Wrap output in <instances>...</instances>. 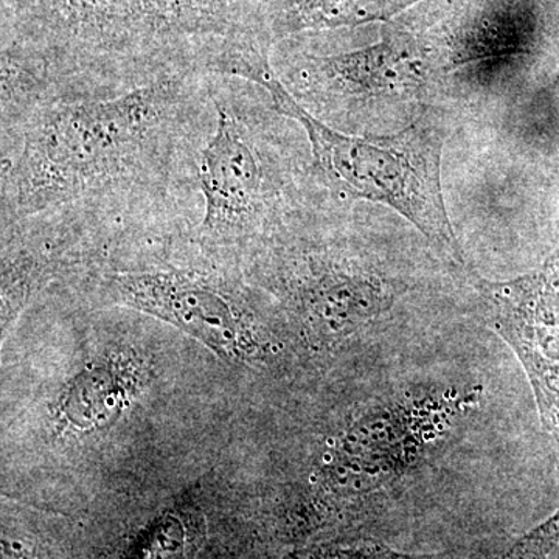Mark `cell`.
Returning <instances> with one entry per match:
<instances>
[{
    "label": "cell",
    "instance_id": "5",
    "mask_svg": "<svg viewBox=\"0 0 559 559\" xmlns=\"http://www.w3.org/2000/svg\"><path fill=\"white\" fill-rule=\"evenodd\" d=\"M485 325L506 342L527 374L540 425L559 448V245L530 274L487 280L468 271Z\"/></svg>",
    "mask_w": 559,
    "mask_h": 559
},
{
    "label": "cell",
    "instance_id": "11",
    "mask_svg": "<svg viewBox=\"0 0 559 559\" xmlns=\"http://www.w3.org/2000/svg\"><path fill=\"white\" fill-rule=\"evenodd\" d=\"M549 559H559V549Z\"/></svg>",
    "mask_w": 559,
    "mask_h": 559
},
{
    "label": "cell",
    "instance_id": "7",
    "mask_svg": "<svg viewBox=\"0 0 559 559\" xmlns=\"http://www.w3.org/2000/svg\"><path fill=\"white\" fill-rule=\"evenodd\" d=\"M215 130L194 164L204 200L202 229L213 235L255 229L271 212L272 189L255 138L230 103L210 94Z\"/></svg>",
    "mask_w": 559,
    "mask_h": 559
},
{
    "label": "cell",
    "instance_id": "9",
    "mask_svg": "<svg viewBox=\"0 0 559 559\" xmlns=\"http://www.w3.org/2000/svg\"><path fill=\"white\" fill-rule=\"evenodd\" d=\"M559 549V510L522 536L500 559H549Z\"/></svg>",
    "mask_w": 559,
    "mask_h": 559
},
{
    "label": "cell",
    "instance_id": "10",
    "mask_svg": "<svg viewBox=\"0 0 559 559\" xmlns=\"http://www.w3.org/2000/svg\"><path fill=\"white\" fill-rule=\"evenodd\" d=\"M182 554V530L178 524H165L154 540L151 559H179Z\"/></svg>",
    "mask_w": 559,
    "mask_h": 559
},
{
    "label": "cell",
    "instance_id": "8",
    "mask_svg": "<svg viewBox=\"0 0 559 559\" xmlns=\"http://www.w3.org/2000/svg\"><path fill=\"white\" fill-rule=\"evenodd\" d=\"M105 371H97V374L80 378L75 388L68 396L66 403V417L72 421V425H79L86 409L94 406L92 414V426L98 425V421H105L110 414V406L116 403L117 396L121 395L120 389L114 385V381L106 377Z\"/></svg>",
    "mask_w": 559,
    "mask_h": 559
},
{
    "label": "cell",
    "instance_id": "6",
    "mask_svg": "<svg viewBox=\"0 0 559 559\" xmlns=\"http://www.w3.org/2000/svg\"><path fill=\"white\" fill-rule=\"evenodd\" d=\"M108 289L117 304L178 326L223 358L259 356L260 340L248 314L207 278L182 271L127 272L110 277Z\"/></svg>",
    "mask_w": 559,
    "mask_h": 559
},
{
    "label": "cell",
    "instance_id": "4",
    "mask_svg": "<svg viewBox=\"0 0 559 559\" xmlns=\"http://www.w3.org/2000/svg\"><path fill=\"white\" fill-rule=\"evenodd\" d=\"M477 395L457 390L404 396L356 419L323 466L330 488L342 495L374 491L418 466L443 440L452 421L476 406Z\"/></svg>",
    "mask_w": 559,
    "mask_h": 559
},
{
    "label": "cell",
    "instance_id": "2",
    "mask_svg": "<svg viewBox=\"0 0 559 559\" xmlns=\"http://www.w3.org/2000/svg\"><path fill=\"white\" fill-rule=\"evenodd\" d=\"M2 49L47 83L235 76L267 57L253 0H2Z\"/></svg>",
    "mask_w": 559,
    "mask_h": 559
},
{
    "label": "cell",
    "instance_id": "3",
    "mask_svg": "<svg viewBox=\"0 0 559 559\" xmlns=\"http://www.w3.org/2000/svg\"><path fill=\"white\" fill-rule=\"evenodd\" d=\"M252 83L271 95L280 114L304 128L316 164L334 189L395 210L463 274L471 271L444 204L440 124L421 119L390 138H355L316 119L283 86L271 64Z\"/></svg>",
    "mask_w": 559,
    "mask_h": 559
},
{
    "label": "cell",
    "instance_id": "1",
    "mask_svg": "<svg viewBox=\"0 0 559 559\" xmlns=\"http://www.w3.org/2000/svg\"><path fill=\"white\" fill-rule=\"evenodd\" d=\"M194 73L148 81L112 98L51 94L2 121L3 223L76 210L159 186L183 157Z\"/></svg>",
    "mask_w": 559,
    "mask_h": 559
}]
</instances>
